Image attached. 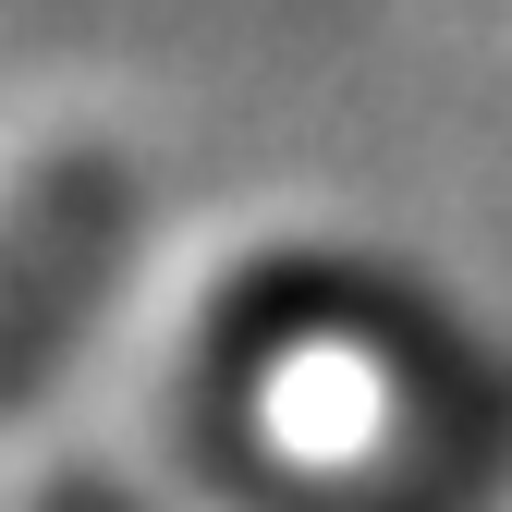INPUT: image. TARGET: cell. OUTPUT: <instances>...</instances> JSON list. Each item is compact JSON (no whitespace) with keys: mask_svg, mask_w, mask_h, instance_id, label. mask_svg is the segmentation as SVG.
Segmentation results:
<instances>
[{"mask_svg":"<svg viewBox=\"0 0 512 512\" xmlns=\"http://www.w3.org/2000/svg\"><path fill=\"white\" fill-rule=\"evenodd\" d=\"M122 208H135L122 147H61L0 196V415L86 330V305H98L110 256H122Z\"/></svg>","mask_w":512,"mask_h":512,"instance_id":"1","label":"cell"}]
</instances>
